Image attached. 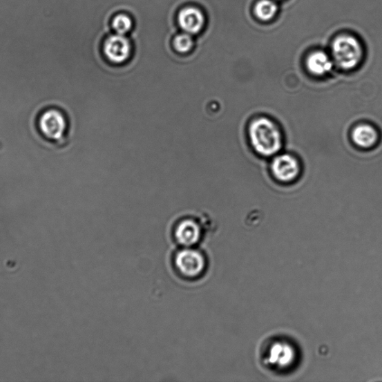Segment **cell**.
<instances>
[{
  "label": "cell",
  "mask_w": 382,
  "mask_h": 382,
  "mask_svg": "<svg viewBox=\"0 0 382 382\" xmlns=\"http://www.w3.org/2000/svg\"><path fill=\"white\" fill-rule=\"evenodd\" d=\"M175 267L182 276L195 278L202 276L207 267V260L201 251L191 248L184 249L176 254Z\"/></svg>",
  "instance_id": "3957f363"
},
{
  "label": "cell",
  "mask_w": 382,
  "mask_h": 382,
  "mask_svg": "<svg viewBox=\"0 0 382 382\" xmlns=\"http://www.w3.org/2000/svg\"><path fill=\"white\" fill-rule=\"evenodd\" d=\"M113 25L117 34L124 35L132 30L133 23L128 16L119 15L115 18Z\"/></svg>",
  "instance_id": "4fadbf2b"
},
{
  "label": "cell",
  "mask_w": 382,
  "mask_h": 382,
  "mask_svg": "<svg viewBox=\"0 0 382 382\" xmlns=\"http://www.w3.org/2000/svg\"><path fill=\"white\" fill-rule=\"evenodd\" d=\"M334 61L327 53L315 51L311 53L306 60L307 70L316 77H323L332 69Z\"/></svg>",
  "instance_id": "9c48e42d"
},
{
  "label": "cell",
  "mask_w": 382,
  "mask_h": 382,
  "mask_svg": "<svg viewBox=\"0 0 382 382\" xmlns=\"http://www.w3.org/2000/svg\"><path fill=\"white\" fill-rule=\"evenodd\" d=\"M278 8L274 0H260L254 8L258 19L263 22L272 21L278 13Z\"/></svg>",
  "instance_id": "8fae6325"
},
{
  "label": "cell",
  "mask_w": 382,
  "mask_h": 382,
  "mask_svg": "<svg viewBox=\"0 0 382 382\" xmlns=\"http://www.w3.org/2000/svg\"><path fill=\"white\" fill-rule=\"evenodd\" d=\"M178 21L185 32L193 35L199 33L203 29L206 19L199 8L187 7L180 12Z\"/></svg>",
  "instance_id": "ba28073f"
},
{
  "label": "cell",
  "mask_w": 382,
  "mask_h": 382,
  "mask_svg": "<svg viewBox=\"0 0 382 382\" xmlns=\"http://www.w3.org/2000/svg\"><path fill=\"white\" fill-rule=\"evenodd\" d=\"M174 48L177 52L186 53L193 48V40L191 35L187 32L177 35L173 41Z\"/></svg>",
  "instance_id": "7c38bea8"
},
{
  "label": "cell",
  "mask_w": 382,
  "mask_h": 382,
  "mask_svg": "<svg viewBox=\"0 0 382 382\" xmlns=\"http://www.w3.org/2000/svg\"><path fill=\"white\" fill-rule=\"evenodd\" d=\"M251 146L260 155L272 156L280 151L283 146V135L280 129L272 121L260 117L251 122L249 128Z\"/></svg>",
  "instance_id": "6da1fadb"
},
{
  "label": "cell",
  "mask_w": 382,
  "mask_h": 382,
  "mask_svg": "<svg viewBox=\"0 0 382 382\" xmlns=\"http://www.w3.org/2000/svg\"><path fill=\"white\" fill-rule=\"evenodd\" d=\"M354 143L363 149L374 146L378 141V133L374 127L361 124L354 128L352 134Z\"/></svg>",
  "instance_id": "30bf717a"
},
{
  "label": "cell",
  "mask_w": 382,
  "mask_h": 382,
  "mask_svg": "<svg viewBox=\"0 0 382 382\" xmlns=\"http://www.w3.org/2000/svg\"><path fill=\"white\" fill-rule=\"evenodd\" d=\"M276 178L283 182L295 180L300 173V164L295 157L285 154L277 156L271 166Z\"/></svg>",
  "instance_id": "277c9868"
},
{
  "label": "cell",
  "mask_w": 382,
  "mask_h": 382,
  "mask_svg": "<svg viewBox=\"0 0 382 382\" xmlns=\"http://www.w3.org/2000/svg\"><path fill=\"white\" fill-rule=\"evenodd\" d=\"M363 55V45L355 36L341 35L332 42V60L343 70L356 68L362 61Z\"/></svg>",
  "instance_id": "7a4b0ae2"
},
{
  "label": "cell",
  "mask_w": 382,
  "mask_h": 382,
  "mask_svg": "<svg viewBox=\"0 0 382 382\" xmlns=\"http://www.w3.org/2000/svg\"><path fill=\"white\" fill-rule=\"evenodd\" d=\"M104 53L108 59L115 64L125 62L131 55L132 46L124 35L111 36L104 44Z\"/></svg>",
  "instance_id": "5b68a950"
},
{
  "label": "cell",
  "mask_w": 382,
  "mask_h": 382,
  "mask_svg": "<svg viewBox=\"0 0 382 382\" xmlns=\"http://www.w3.org/2000/svg\"><path fill=\"white\" fill-rule=\"evenodd\" d=\"M201 232V228L197 222L192 219L184 220L177 225L175 238L180 245L191 247L198 243Z\"/></svg>",
  "instance_id": "52a82bcc"
},
{
  "label": "cell",
  "mask_w": 382,
  "mask_h": 382,
  "mask_svg": "<svg viewBox=\"0 0 382 382\" xmlns=\"http://www.w3.org/2000/svg\"><path fill=\"white\" fill-rule=\"evenodd\" d=\"M66 126V121L62 115L54 110L46 113L40 120V127L44 135L53 140L61 139Z\"/></svg>",
  "instance_id": "8992f818"
}]
</instances>
